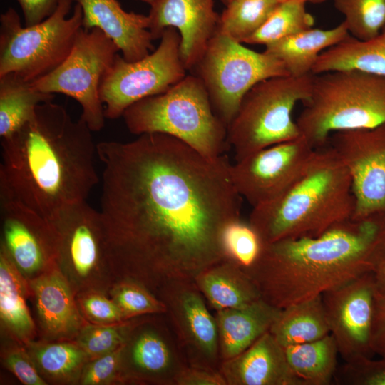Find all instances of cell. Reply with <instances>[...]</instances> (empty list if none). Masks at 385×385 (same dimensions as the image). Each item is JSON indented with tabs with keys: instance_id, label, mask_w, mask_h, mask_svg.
I'll return each mask as SVG.
<instances>
[{
	"instance_id": "1",
	"label": "cell",
	"mask_w": 385,
	"mask_h": 385,
	"mask_svg": "<svg viewBox=\"0 0 385 385\" xmlns=\"http://www.w3.org/2000/svg\"><path fill=\"white\" fill-rule=\"evenodd\" d=\"M97 155L98 211L115 282L133 281L155 294L230 259L224 234L240 219L241 196L226 155L205 156L163 133L103 141Z\"/></svg>"
},
{
	"instance_id": "2",
	"label": "cell",
	"mask_w": 385,
	"mask_h": 385,
	"mask_svg": "<svg viewBox=\"0 0 385 385\" xmlns=\"http://www.w3.org/2000/svg\"><path fill=\"white\" fill-rule=\"evenodd\" d=\"M91 132L63 106L52 101L39 104L26 125L1 140L0 197L17 201L48 220L86 202L99 182Z\"/></svg>"
},
{
	"instance_id": "3",
	"label": "cell",
	"mask_w": 385,
	"mask_h": 385,
	"mask_svg": "<svg viewBox=\"0 0 385 385\" xmlns=\"http://www.w3.org/2000/svg\"><path fill=\"white\" fill-rule=\"evenodd\" d=\"M385 251V213L342 222L320 235L262 244L242 267L261 298L279 309L373 272Z\"/></svg>"
},
{
	"instance_id": "4",
	"label": "cell",
	"mask_w": 385,
	"mask_h": 385,
	"mask_svg": "<svg viewBox=\"0 0 385 385\" xmlns=\"http://www.w3.org/2000/svg\"><path fill=\"white\" fill-rule=\"evenodd\" d=\"M354 207L349 171L327 143L283 192L252 207L249 223L262 244L315 237L351 219Z\"/></svg>"
},
{
	"instance_id": "5",
	"label": "cell",
	"mask_w": 385,
	"mask_h": 385,
	"mask_svg": "<svg viewBox=\"0 0 385 385\" xmlns=\"http://www.w3.org/2000/svg\"><path fill=\"white\" fill-rule=\"evenodd\" d=\"M296 120L314 148L331 134L385 124V76L359 70L314 75L310 97Z\"/></svg>"
},
{
	"instance_id": "6",
	"label": "cell",
	"mask_w": 385,
	"mask_h": 385,
	"mask_svg": "<svg viewBox=\"0 0 385 385\" xmlns=\"http://www.w3.org/2000/svg\"><path fill=\"white\" fill-rule=\"evenodd\" d=\"M123 117L133 134L169 135L207 157L222 155L230 146L227 127L215 114L203 83L194 74L186 75L163 93L136 102Z\"/></svg>"
},
{
	"instance_id": "7",
	"label": "cell",
	"mask_w": 385,
	"mask_h": 385,
	"mask_svg": "<svg viewBox=\"0 0 385 385\" xmlns=\"http://www.w3.org/2000/svg\"><path fill=\"white\" fill-rule=\"evenodd\" d=\"M314 74L280 76L260 81L243 97L227 128L236 161L267 147L301 136L292 112L311 95Z\"/></svg>"
},
{
	"instance_id": "8",
	"label": "cell",
	"mask_w": 385,
	"mask_h": 385,
	"mask_svg": "<svg viewBox=\"0 0 385 385\" xmlns=\"http://www.w3.org/2000/svg\"><path fill=\"white\" fill-rule=\"evenodd\" d=\"M82 21L76 0H61L49 17L30 26L9 8L0 16V76L12 73L33 81L53 71L69 54Z\"/></svg>"
},
{
	"instance_id": "9",
	"label": "cell",
	"mask_w": 385,
	"mask_h": 385,
	"mask_svg": "<svg viewBox=\"0 0 385 385\" xmlns=\"http://www.w3.org/2000/svg\"><path fill=\"white\" fill-rule=\"evenodd\" d=\"M215 114L227 128L245 95L261 81L289 76L276 57L257 52L217 31L194 68Z\"/></svg>"
},
{
	"instance_id": "10",
	"label": "cell",
	"mask_w": 385,
	"mask_h": 385,
	"mask_svg": "<svg viewBox=\"0 0 385 385\" xmlns=\"http://www.w3.org/2000/svg\"><path fill=\"white\" fill-rule=\"evenodd\" d=\"M49 221L56 240L57 268L75 294L98 292L108 295L115 280L99 211L86 201L66 208Z\"/></svg>"
},
{
	"instance_id": "11",
	"label": "cell",
	"mask_w": 385,
	"mask_h": 385,
	"mask_svg": "<svg viewBox=\"0 0 385 385\" xmlns=\"http://www.w3.org/2000/svg\"><path fill=\"white\" fill-rule=\"evenodd\" d=\"M118 51L115 43L101 29L82 27L64 61L31 83L42 92L62 93L75 99L81 108L80 118L92 132L100 131L106 118L100 85Z\"/></svg>"
},
{
	"instance_id": "12",
	"label": "cell",
	"mask_w": 385,
	"mask_h": 385,
	"mask_svg": "<svg viewBox=\"0 0 385 385\" xmlns=\"http://www.w3.org/2000/svg\"><path fill=\"white\" fill-rule=\"evenodd\" d=\"M180 45L178 31L170 26L163 31L157 48L144 58L128 61L117 53L99 88L106 118L123 116L133 104L163 93L182 80L187 69Z\"/></svg>"
},
{
	"instance_id": "13",
	"label": "cell",
	"mask_w": 385,
	"mask_h": 385,
	"mask_svg": "<svg viewBox=\"0 0 385 385\" xmlns=\"http://www.w3.org/2000/svg\"><path fill=\"white\" fill-rule=\"evenodd\" d=\"M188 366L165 313L133 318L120 348V385H175Z\"/></svg>"
},
{
	"instance_id": "14",
	"label": "cell",
	"mask_w": 385,
	"mask_h": 385,
	"mask_svg": "<svg viewBox=\"0 0 385 385\" xmlns=\"http://www.w3.org/2000/svg\"><path fill=\"white\" fill-rule=\"evenodd\" d=\"M155 295L166 307L165 313L190 366L219 371V333L215 315L194 281L177 280Z\"/></svg>"
},
{
	"instance_id": "15",
	"label": "cell",
	"mask_w": 385,
	"mask_h": 385,
	"mask_svg": "<svg viewBox=\"0 0 385 385\" xmlns=\"http://www.w3.org/2000/svg\"><path fill=\"white\" fill-rule=\"evenodd\" d=\"M351 177L353 218L385 213V124L333 133L327 142Z\"/></svg>"
},
{
	"instance_id": "16",
	"label": "cell",
	"mask_w": 385,
	"mask_h": 385,
	"mask_svg": "<svg viewBox=\"0 0 385 385\" xmlns=\"http://www.w3.org/2000/svg\"><path fill=\"white\" fill-rule=\"evenodd\" d=\"M314 150L301 135L254 152L231 165L235 188L252 207L267 202L301 174Z\"/></svg>"
},
{
	"instance_id": "17",
	"label": "cell",
	"mask_w": 385,
	"mask_h": 385,
	"mask_svg": "<svg viewBox=\"0 0 385 385\" xmlns=\"http://www.w3.org/2000/svg\"><path fill=\"white\" fill-rule=\"evenodd\" d=\"M322 299L330 334L344 362L372 358L376 299L373 272L327 291Z\"/></svg>"
},
{
	"instance_id": "18",
	"label": "cell",
	"mask_w": 385,
	"mask_h": 385,
	"mask_svg": "<svg viewBox=\"0 0 385 385\" xmlns=\"http://www.w3.org/2000/svg\"><path fill=\"white\" fill-rule=\"evenodd\" d=\"M0 247L27 281L57 267L56 240L49 220L5 197H0Z\"/></svg>"
},
{
	"instance_id": "19",
	"label": "cell",
	"mask_w": 385,
	"mask_h": 385,
	"mask_svg": "<svg viewBox=\"0 0 385 385\" xmlns=\"http://www.w3.org/2000/svg\"><path fill=\"white\" fill-rule=\"evenodd\" d=\"M150 7L149 31L153 39L160 38L166 28H175L180 36L181 60L191 71L217 31L220 15L214 0H159Z\"/></svg>"
},
{
	"instance_id": "20",
	"label": "cell",
	"mask_w": 385,
	"mask_h": 385,
	"mask_svg": "<svg viewBox=\"0 0 385 385\" xmlns=\"http://www.w3.org/2000/svg\"><path fill=\"white\" fill-rule=\"evenodd\" d=\"M27 282L38 339L74 340L88 322L78 310L73 290L58 268Z\"/></svg>"
},
{
	"instance_id": "21",
	"label": "cell",
	"mask_w": 385,
	"mask_h": 385,
	"mask_svg": "<svg viewBox=\"0 0 385 385\" xmlns=\"http://www.w3.org/2000/svg\"><path fill=\"white\" fill-rule=\"evenodd\" d=\"M83 12L82 26L98 28L121 51L123 58L135 61L153 50L148 16L123 9L117 0H76Z\"/></svg>"
},
{
	"instance_id": "22",
	"label": "cell",
	"mask_w": 385,
	"mask_h": 385,
	"mask_svg": "<svg viewBox=\"0 0 385 385\" xmlns=\"http://www.w3.org/2000/svg\"><path fill=\"white\" fill-rule=\"evenodd\" d=\"M219 371L226 385H304L269 331L240 354L222 361Z\"/></svg>"
},
{
	"instance_id": "23",
	"label": "cell",
	"mask_w": 385,
	"mask_h": 385,
	"mask_svg": "<svg viewBox=\"0 0 385 385\" xmlns=\"http://www.w3.org/2000/svg\"><path fill=\"white\" fill-rule=\"evenodd\" d=\"M281 309L260 299L245 306L215 311L221 362L240 354L268 332Z\"/></svg>"
},
{
	"instance_id": "24",
	"label": "cell",
	"mask_w": 385,
	"mask_h": 385,
	"mask_svg": "<svg viewBox=\"0 0 385 385\" xmlns=\"http://www.w3.org/2000/svg\"><path fill=\"white\" fill-rule=\"evenodd\" d=\"M29 296L27 280L0 247L1 337H9L22 345L38 338L36 325L27 303Z\"/></svg>"
},
{
	"instance_id": "25",
	"label": "cell",
	"mask_w": 385,
	"mask_h": 385,
	"mask_svg": "<svg viewBox=\"0 0 385 385\" xmlns=\"http://www.w3.org/2000/svg\"><path fill=\"white\" fill-rule=\"evenodd\" d=\"M194 282L215 311L245 306L262 299L253 281L232 259L203 270Z\"/></svg>"
},
{
	"instance_id": "26",
	"label": "cell",
	"mask_w": 385,
	"mask_h": 385,
	"mask_svg": "<svg viewBox=\"0 0 385 385\" xmlns=\"http://www.w3.org/2000/svg\"><path fill=\"white\" fill-rule=\"evenodd\" d=\"M349 36L344 22L329 29L313 27L269 43L265 51L279 59L289 76H303L312 73V68L322 52Z\"/></svg>"
},
{
	"instance_id": "27",
	"label": "cell",
	"mask_w": 385,
	"mask_h": 385,
	"mask_svg": "<svg viewBox=\"0 0 385 385\" xmlns=\"http://www.w3.org/2000/svg\"><path fill=\"white\" fill-rule=\"evenodd\" d=\"M24 346L48 384L78 385L83 370L90 359L73 340L37 339Z\"/></svg>"
},
{
	"instance_id": "28",
	"label": "cell",
	"mask_w": 385,
	"mask_h": 385,
	"mask_svg": "<svg viewBox=\"0 0 385 385\" xmlns=\"http://www.w3.org/2000/svg\"><path fill=\"white\" fill-rule=\"evenodd\" d=\"M359 70L385 76V26L374 37L359 40L352 36L320 53L312 73Z\"/></svg>"
},
{
	"instance_id": "29",
	"label": "cell",
	"mask_w": 385,
	"mask_h": 385,
	"mask_svg": "<svg viewBox=\"0 0 385 385\" xmlns=\"http://www.w3.org/2000/svg\"><path fill=\"white\" fill-rule=\"evenodd\" d=\"M269 332L283 348L329 334L322 295L282 309Z\"/></svg>"
},
{
	"instance_id": "30",
	"label": "cell",
	"mask_w": 385,
	"mask_h": 385,
	"mask_svg": "<svg viewBox=\"0 0 385 385\" xmlns=\"http://www.w3.org/2000/svg\"><path fill=\"white\" fill-rule=\"evenodd\" d=\"M54 95L36 89L15 73L0 76V137L6 139L26 125L37 106L51 101Z\"/></svg>"
},
{
	"instance_id": "31",
	"label": "cell",
	"mask_w": 385,
	"mask_h": 385,
	"mask_svg": "<svg viewBox=\"0 0 385 385\" xmlns=\"http://www.w3.org/2000/svg\"><path fill=\"white\" fill-rule=\"evenodd\" d=\"M284 349L290 369L304 385H329L334 381L339 354L330 334Z\"/></svg>"
},
{
	"instance_id": "32",
	"label": "cell",
	"mask_w": 385,
	"mask_h": 385,
	"mask_svg": "<svg viewBox=\"0 0 385 385\" xmlns=\"http://www.w3.org/2000/svg\"><path fill=\"white\" fill-rule=\"evenodd\" d=\"M281 2V0H231L220 15L217 31L244 43Z\"/></svg>"
},
{
	"instance_id": "33",
	"label": "cell",
	"mask_w": 385,
	"mask_h": 385,
	"mask_svg": "<svg viewBox=\"0 0 385 385\" xmlns=\"http://www.w3.org/2000/svg\"><path fill=\"white\" fill-rule=\"evenodd\" d=\"M306 2L288 0L281 2L260 28L244 43L267 45L312 29L314 16L307 11Z\"/></svg>"
},
{
	"instance_id": "34",
	"label": "cell",
	"mask_w": 385,
	"mask_h": 385,
	"mask_svg": "<svg viewBox=\"0 0 385 385\" xmlns=\"http://www.w3.org/2000/svg\"><path fill=\"white\" fill-rule=\"evenodd\" d=\"M344 16L349 34L361 41L376 36L385 26V0H333Z\"/></svg>"
},
{
	"instance_id": "35",
	"label": "cell",
	"mask_w": 385,
	"mask_h": 385,
	"mask_svg": "<svg viewBox=\"0 0 385 385\" xmlns=\"http://www.w3.org/2000/svg\"><path fill=\"white\" fill-rule=\"evenodd\" d=\"M125 319L166 312L164 303L150 290L130 280L115 282L108 292Z\"/></svg>"
},
{
	"instance_id": "36",
	"label": "cell",
	"mask_w": 385,
	"mask_h": 385,
	"mask_svg": "<svg viewBox=\"0 0 385 385\" xmlns=\"http://www.w3.org/2000/svg\"><path fill=\"white\" fill-rule=\"evenodd\" d=\"M132 319L108 324L86 322L73 341L90 359L100 356L120 348L123 344Z\"/></svg>"
},
{
	"instance_id": "37",
	"label": "cell",
	"mask_w": 385,
	"mask_h": 385,
	"mask_svg": "<svg viewBox=\"0 0 385 385\" xmlns=\"http://www.w3.org/2000/svg\"><path fill=\"white\" fill-rule=\"evenodd\" d=\"M224 245L230 259L247 267L257 258L262 243L250 223L240 219L232 222L224 234Z\"/></svg>"
},
{
	"instance_id": "38",
	"label": "cell",
	"mask_w": 385,
	"mask_h": 385,
	"mask_svg": "<svg viewBox=\"0 0 385 385\" xmlns=\"http://www.w3.org/2000/svg\"><path fill=\"white\" fill-rule=\"evenodd\" d=\"M1 361L23 384H48L38 372L24 346L9 337H1Z\"/></svg>"
},
{
	"instance_id": "39",
	"label": "cell",
	"mask_w": 385,
	"mask_h": 385,
	"mask_svg": "<svg viewBox=\"0 0 385 385\" xmlns=\"http://www.w3.org/2000/svg\"><path fill=\"white\" fill-rule=\"evenodd\" d=\"M334 381L339 385H385V358H362L338 366Z\"/></svg>"
},
{
	"instance_id": "40",
	"label": "cell",
	"mask_w": 385,
	"mask_h": 385,
	"mask_svg": "<svg viewBox=\"0 0 385 385\" xmlns=\"http://www.w3.org/2000/svg\"><path fill=\"white\" fill-rule=\"evenodd\" d=\"M76 301L81 316L89 323L108 324L127 320L117 304L103 293L81 292L76 294Z\"/></svg>"
},
{
	"instance_id": "41",
	"label": "cell",
	"mask_w": 385,
	"mask_h": 385,
	"mask_svg": "<svg viewBox=\"0 0 385 385\" xmlns=\"http://www.w3.org/2000/svg\"><path fill=\"white\" fill-rule=\"evenodd\" d=\"M120 348L90 359L83 370L78 385H120Z\"/></svg>"
},
{
	"instance_id": "42",
	"label": "cell",
	"mask_w": 385,
	"mask_h": 385,
	"mask_svg": "<svg viewBox=\"0 0 385 385\" xmlns=\"http://www.w3.org/2000/svg\"><path fill=\"white\" fill-rule=\"evenodd\" d=\"M23 11L24 26L37 24L49 17L61 0H16Z\"/></svg>"
},
{
	"instance_id": "43",
	"label": "cell",
	"mask_w": 385,
	"mask_h": 385,
	"mask_svg": "<svg viewBox=\"0 0 385 385\" xmlns=\"http://www.w3.org/2000/svg\"><path fill=\"white\" fill-rule=\"evenodd\" d=\"M175 385H226V382L219 371L188 366Z\"/></svg>"
},
{
	"instance_id": "44",
	"label": "cell",
	"mask_w": 385,
	"mask_h": 385,
	"mask_svg": "<svg viewBox=\"0 0 385 385\" xmlns=\"http://www.w3.org/2000/svg\"><path fill=\"white\" fill-rule=\"evenodd\" d=\"M374 354L385 358V299L376 297L371 340Z\"/></svg>"
},
{
	"instance_id": "45",
	"label": "cell",
	"mask_w": 385,
	"mask_h": 385,
	"mask_svg": "<svg viewBox=\"0 0 385 385\" xmlns=\"http://www.w3.org/2000/svg\"><path fill=\"white\" fill-rule=\"evenodd\" d=\"M373 275L376 297L385 299V251Z\"/></svg>"
},
{
	"instance_id": "46",
	"label": "cell",
	"mask_w": 385,
	"mask_h": 385,
	"mask_svg": "<svg viewBox=\"0 0 385 385\" xmlns=\"http://www.w3.org/2000/svg\"><path fill=\"white\" fill-rule=\"evenodd\" d=\"M288 1V0H281V1ZM300 1H304V2H310V3H312V4H322V3H324L328 0H300Z\"/></svg>"
},
{
	"instance_id": "47",
	"label": "cell",
	"mask_w": 385,
	"mask_h": 385,
	"mask_svg": "<svg viewBox=\"0 0 385 385\" xmlns=\"http://www.w3.org/2000/svg\"><path fill=\"white\" fill-rule=\"evenodd\" d=\"M140 1H144L145 3H148L150 6H152L153 4H154L155 3H156L159 0H140Z\"/></svg>"
},
{
	"instance_id": "48",
	"label": "cell",
	"mask_w": 385,
	"mask_h": 385,
	"mask_svg": "<svg viewBox=\"0 0 385 385\" xmlns=\"http://www.w3.org/2000/svg\"><path fill=\"white\" fill-rule=\"evenodd\" d=\"M231 0H221L223 4L225 6Z\"/></svg>"
}]
</instances>
